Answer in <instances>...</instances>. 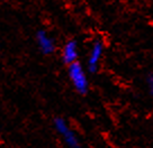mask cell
Wrapping results in <instances>:
<instances>
[{
	"instance_id": "3",
	"label": "cell",
	"mask_w": 153,
	"mask_h": 148,
	"mask_svg": "<svg viewBox=\"0 0 153 148\" xmlns=\"http://www.w3.org/2000/svg\"><path fill=\"white\" fill-rule=\"evenodd\" d=\"M102 54H104V44L101 40H96L91 46L88 62H87L88 71L90 73L97 72L98 67H99V63L101 61V57H102Z\"/></svg>"
},
{
	"instance_id": "1",
	"label": "cell",
	"mask_w": 153,
	"mask_h": 148,
	"mask_svg": "<svg viewBox=\"0 0 153 148\" xmlns=\"http://www.w3.org/2000/svg\"><path fill=\"white\" fill-rule=\"evenodd\" d=\"M68 75H69V79H70L74 90L79 94L85 96L88 93V91H89L88 77H87L85 68L79 61H76L68 65Z\"/></svg>"
},
{
	"instance_id": "2",
	"label": "cell",
	"mask_w": 153,
	"mask_h": 148,
	"mask_svg": "<svg viewBox=\"0 0 153 148\" xmlns=\"http://www.w3.org/2000/svg\"><path fill=\"white\" fill-rule=\"evenodd\" d=\"M54 128L56 130V133L64 140V143L67 146L71 148H79L80 147V140L78 138L76 133L69 127V124L67 120L61 117H56L54 119Z\"/></svg>"
},
{
	"instance_id": "4",
	"label": "cell",
	"mask_w": 153,
	"mask_h": 148,
	"mask_svg": "<svg viewBox=\"0 0 153 148\" xmlns=\"http://www.w3.org/2000/svg\"><path fill=\"white\" fill-rule=\"evenodd\" d=\"M36 42H37L39 51L43 53L44 55H51L56 49L55 40L44 29H39L36 33Z\"/></svg>"
},
{
	"instance_id": "6",
	"label": "cell",
	"mask_w": 153,
	"mask_h": 148,
	"mask_svg": "<svg viewBox=\"0 0 153 148\" xmlns=\"http://www.w3.org/2000/svg\"><path fill=\"white\" fill-rule=\"evenodd\" d=\"M146 86L150 96H153V74H149L146 77Z\"/></svg>"
},
{
	"instance_id": "5",
	"label": "cell",
	"mask_w": 153,
	"mask_h": 148,
	"mask_svg": "<svg viewBox=\"0 0 153 148\" xmlns=\"http://www.w3.org/2000/svg\"><path fill=\"white\" fill-rule=\"evenodd\" d=\"M78 56H79V49H78V43L76 40H68L64 44L61 51V58L62 61L67 65L71 64V63L78 61Z\"/></svg>"
}]
</instances>
